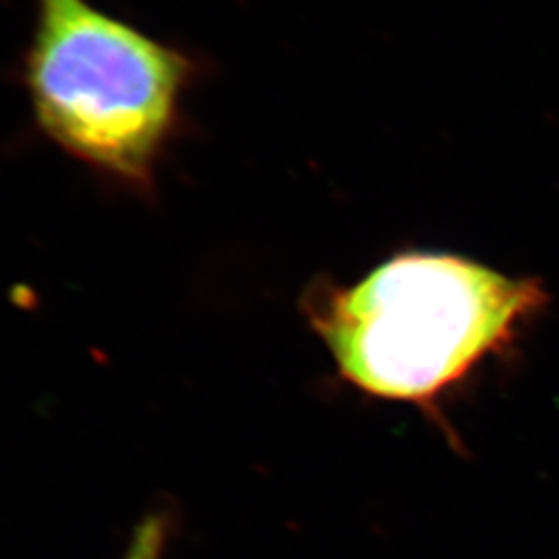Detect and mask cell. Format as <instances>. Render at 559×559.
I'll list each match as a JSON object with an SVG mask.
<instances>
[{
	"label": "cell",
	"instance_id": "3957f363",
	"mask_svg": "<svg viewBox=\"0 0 559 559\" xmlns=\"http://www.w3.org/2000/svg\"><path fill=\"white\" fill-rule=\"evenodd\" d=\"M175 526L177 512L173 506L147 510L135 524L122 559H164Z\"/></svg>",
	"mask_w": 559,
	"mask_h": 559
},
{
	"label": "cell",
	"instance_id": "7a4b0ae2",
	"mask_svg": "<svg viewBox=\"0 0 559 559\" xmlns=\"http://www.w3.org/2000/svg\"><path fill=\"white\" fill-rule=\"evenodd\" d=\"M200 55L158 40L90 0H36L21 87L41 135L102 179L152 198L185 133Z\"/></svg>",
	"mask_w": 559,
	"mask_h": 559
},
{
	"label": "cell",
	"instance_id": "6da1fadb",
	"mask_svg": "<svg viewBox=\"0 0 559 559\" xmlns=\"http://www.w3.org/2000/svg\"><path fill=\"white\" fill-rule=\"evenodd\" d=\"M547 305L537 278L419 249L381 261L353 284L318 278L300 302L340 380L369 399L433 415L485 362L514 348Z\"/></svg>",
	"mask_w": 559,
	"mask_h": 559
}]
</instances>
